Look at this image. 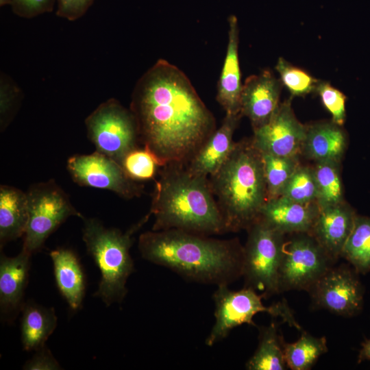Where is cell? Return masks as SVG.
Returning <instances> with one entry per match:
<instances>
[{"instance_id": "14", "label": "cell", "mask_w": 370, "mask_h": 370, "mask_svg": "<svg viewBox=\"0 0 370 370\" xmlns=\"http://www.w3.org/2000/svg\"><path fill=\"white\" fill-rule=\"evenodd\" d=\"M282 86L280 79L267 69L246 79L241 92V113L249 119L254 130L266 124L275 112Z\"/></svg>"}, {"instance_id": "17", "label": "cell", "mask_w": 370, "mask_h": 370, "mask_svg": "<svg viewBox=\"0 0 370 370\" xmlns=\"http://www.w3.org/2000/svg\"><path fill=\"white\" fill-rule=\"evenodd\" d=\"M241 115L226 114L216 129L186 165L193 174L210 177L216 173L233 150V135Z\"/></svg>"}, {"instance_id": "16", "label": "cell", "mask_w": 370, "mask_h": 370, "mask_svg": "<svg viewBox=\"0 0 370 370\" xmlns=\"http://www.w3.org/2000/svg\"><path fill=\"white\" fill-rule=\"evenodd\" d=\"M356 217L353 209L344 201L319 209L310 234L333 261L341 256Z\"/></svg>"}, {"instance_id": "26", "label": "cell", "mask_w": 370, "mask_h": 370, "mask_svg": "<svg viewBox=\"0 0 370 370\" xmlns=\"http://www.w3.org/2000/svg\"><path fill=\"white\" fill-rule=\"evenodd\" d=\"M284 356L287 367L293 370H308L319 358L328 352L325 337H315L304 332L292 343H284Z\"/></svg>"}, {"instance_id": "25", "label": "cell", "mask_w": 370, "mask_h": 370, "mask_svg": "<svg viewBox=\"0 0 370 370\" xmlns=\"http://www.w3.org/2000/svg\"><path fill=\"white\" fill-rule=\"evenodd\" d=\"M341 256L358 272L365 273L370 270V217L356 215Z\"/></svg>"}, {"instance_id": "18", "label": "cell", "mask_w": 370, "mask_h": 370, "mask_svg": "<svg viewBox=\"0 0 370 370\" xmlns=\"http://www.w3.org/2000/svg\"><path fill=\"white\" fill-rule=\"evenodd\" d=\"M228 42L217 84V100L226 114L241 115L243 85L238 60L239 29L237 18L234 15L228 18Z\"/></svg>"}, {"instance_id": "37", "label": "cell", "mask_w": 370, "mask_h": 370, "mask_svg": "<svg viewBox=\"0 0 370 370\" xmlns=\"http://www.w3.org/2000/svg\"><path fill=\"white\" fill-rule=\"evenodd\" d=\"M358 358L360 362L365 360L370 361V339L362 344Z\"/></svg>"}, {"instance_id": "22", "label": "cell", "mask_w": 370, "mask_h": 370, "mask_svg": "<svg viewBox=\"0 0 370 370\" xmlns=\"http://www.w3.org/2000/svg\"><path fill=\"white\" fill-rule=\"evenodd\" d=\"M28 220L26 193L8 185L0 186V243L24 235Z\"/></svg>"}, {"instance_id": "33", "label": "cell", "mask_w": 370, "mask_h": 370, "mask_svg": "<svg viewBox=\"0 0 370 370\" xmlns=\"http://www.w3.org/2000/svg\"><path fill=\"white\" fill-rule=\"evenodd\" d=\"M315 92H317L323 106L332 115V121L342 126L346 118V97L340 90L327 82L319 80Z\"/></svg>"}, {"instance_id": "13", "label": "cell", "mask_w": 370, "mask_h": 370, "mask_svg": "<svg viewBox=\"0 0 370 370\" xmlns=\"http://www.w3.org/2000/svg\"><path fill=\"white\" fill-rule=\"evenodd\" d=\"M309 291L317 306L338 315H355L362 306V286L345 267L329 269Z\"/></svg>"}, {"instance_id": "10", "label": "cell", "mask_w": 370, "mask_h": 370, "mask_svg": "<svg viewBox=\"0 0 370 370\" xmlns=\"http://www.w3.org/2000/svg\"><path fill=\"white\" fill-rule=\"evenodd\" d=\"M285 242L279 271L280 292L309 291L333 260L310 233L295 234Z\"/></svg>"}, {"instance_id": "27", "label": "cell", "mask_w": 370, "mask_h": 370, "mask_svg": "<svg viewBox=\"0 0 370 370\" xmlns=\"http://www.w3.org/2000/svg\"><path fill=\"white\" fill-rule=\"evenodd\" d=\"M313 170L317 186L316 202L319 209L343 202L339 162H316Z\"/></svg>"}, {"instance_id": "4", "label": "cell", "mask_w": 370, "mask_h": 370, "mask_svg": "<svg viewBox=\"0 0 370 370\" xmlns=\"http://www.w3.org/2000/svg\"><path fill=\"white\" fill-rule=\"evenodd\" d=\"M226 232L247 229L267 201L262 153L251 139L236 143L219 170L209 177Z\"/></svg>"}, {"instance_id": "5", "label": "cell", "mask_w": 370, "mask_h": 370, "mask_svg": "<svg viewBox=\"0 0 370 370\" xmlns=\"http://www.w3.org/2000/svg\"><path fill=\"white\" fill-rule=\"evenodd\" d=\"M149 215L125 233L104 227L97 219H82L83 241L101 272V280L94 295L100 297L107 306L121 302L127 293L126 282L134 270L130 253L132 236Z\"/></svg>"}, {"instance_id": "3", "label": "cell", "mask_w": 370, "mask_h": 370, "mask_svg": "<svg viewBox=\"0 0 370 370\" xmlns=\"http://www.w3.org/2000/svg\"><path fill=\"white\" fill-rule=\"evenodd\" d=\"M162 167L149 212L154 217L152 230L175 229L208 236L226 232L208 177L192 173L184 164Z\"/></svg>"}, {"instance_id": "24", "label": "cell", "mask_w": 370, "mask_h": 370, "mask_svg": "<svg viewBox=\"0 0 370 370\" xmlns=\"http://www.w3.org/2000/svg\"><path fill=\"white\" fill-rule=\"evenodd\" d=\"M284 343L274 323L260 330L258 346L245 365L248 370H284L287 365Z\"/></svg>"}, {"instance_id": "29", "label": "cell", "mask_w": 370, "mask_h": 370, "mask_svg": "<svg viewBox=\"0 0 370 370\" xmlns=\"http://www.w3.org/2000/svg\"><path fill=\"white\" fill-rule=\"evenodd\" d=\"M280 196L301 204L316 202L317 186L313 168L299 165Z\"/></svg>"}, {"instance_id": "30", "label": "cell", "mask_w": 370, "mask_h": 370, "mask_svg": "<svg viewBox=\"0 0 370 370\" xmlns=\"http://www.w3.org/2000/svg\"><path fill=\"white\" fill-rule=\"evenodd\" d=\"M120 165L126 175L135 182L154 179L158 168L162 166L158 158L145 147H136L129 151Z\"/></svg>"}, {"instance_id": "8", "label": "cell", "mask_w": 370, "mask_h": 370, "mask_svg": "<svg viewBox=\"0 0 370 370\" xmlns=\"http://www.w3.org/2000/svg\"><path fill=\"white\" fill-rule=\"evenodd\" d=\"M26 195L28 220L23 249L30 254L40 250L49 235L69 217L84 218L53 180L32 185Z\"/></svg>"}, {"instance_id": "23", "label": "cell", "mask_w": 370, "mask_h": 370, "mask_svg": "<svg viewBox=\"0 0 370 370\" xmlns=\"http://www.w3.org/2000/svg\"><path fill=\"white\" fill-rule=\"evenodd\" d=\"M57 325L53 308H47L34 302L22 307L21 341L24 349L32 351L45 345V342Z\"/></svg>"}, {"instance_id": "28", "label": "cell", "mask_w": 370, "mask_h": 370, "mask_svg": "<svg viewBox=\"0 0 370 370\" xmlns=\"http://www.w3.org/2000/svg\"><path fill=\"white\" fill-rule=\"evenodd\" d=\"M262 158L267 201L281 195L287 182L300 164L298 156L262 153Z\"/></svg>"}, {"instance_id": "7", "label": "cell", "mask_w": 370, "mask_h": 370, "mask_svg": "<svg viewBox=\"0 0 370 370\" xmlns=\"http://www.w3.org/2000/svg\"><path fill=\"white\" fill-rule=\"evenodd\" d=\"M247 230L242 269L245 286L262 292L263 297L280 293L279 271L285 234L260 219Z\"/></svg>"}, {"instance_id": "19", "label": "cell", "mask_w": 370, "mask_h": 370, "mask_svg": "<svg viewBox=\"0 0 370 370\" xmlns=\"http://www.w3.org/2000/svg\"><path fill=\"white\" fill-rule=\"evenodd\" d=\"M347 136L341 125L332 121L306 125L301 153L315 162H339L347 147Z\"/></svg>"}, {"instance_id": "36", "label": "cell", "mask_w": 370, "mask_h": 370, "mask_svg": "<svg viewBox=\"0 0 370 370\" xmlns=\"http://www.w3.org/2000/svg\"><path fill=\"white\" fill-rule=\"evenodd\" d=\"M23 369L57 370L61 369V368L49 349L44 345L37 349L35 355L25 362Z\"/></svg>"}, {"instance_id": "35", "label": "cell", "mask_w": 370, "mask_h": 370, "mask_svg": "<svg viewBox=\"0 0 370 370\" xmlns=\"http://www.w3.org/2000/svg\"><path fill=\"white\" fill-rule=\"evenodd\" d=\"M95 0H57L56 14L69 21L82 17Z\"/></svg>"}, {"instance_id": "9", "label": "cell", "mask_w": 370, "mask_h": 370, "mask_svg": "<svg viewBox=\"0 0 370 370\" xmlns=\"http://www.w3.org/2000/svg\"><path fill=\"white\" fill-rule=\"evenodd\" d=\"M89 140L96 151L120 164L123 158L138 147V134L131 110L110 98L100 103L85 119Z\"/></svg>"}, {"instance_id": "38", "label": "cell", "mask_w": 370, "mask_h": 370, "mask_svg": "<svg viewBox=\"0 0 370 370\" xmlns=\"http://www.w3.org/2000/svg\"><path fill=\"white\" fill-rule=\"evenodd\" d=\"M12 0H0V6H5L6 5H11Z\"/></svg>"}, {"instance_id": "32", "label": "cell", "mask_w": 370, "mask_h": 370, "mask_svg": "<svg viewBox=\"0 0 370 370\" xmlns=\"http://www.w3.org/2000/svg\"><path fill=\"white\" fill-rule=\"evenodd\" d=\"M22 91L14 81L4 73L0 77V126L3 131L19 107Z\"/></svg>"}, {"instance_id": "1", "label": "cell", "mask_w": 370, "mask_h": 370, "mask_svg": "<svg viewBox=\"0 0 370 370\" xmlns=\"http://www.w3.org/2000/svg\"><path fill=\"white\" fill-rule=\"evenodd\" d=\"M130 110L139 140L162 166L186 165L216 130L212 113L185 73L162 59L138 80Z\"/></svg>"}, {"instance_id": "11", "label": "cell", "mask_w": 370, "mask_h": 370, "mask_svg": "<svg viewBox=\"0 0 370 370\" xmlns=\"http://www.w3.org/2000/svg\"><path fill=\"white\" fill-rule=\"evenodd\" d=\"M67 169L79 186L108 190L126 199L139 197L143 191L118 162L97 151L69 157Z\"/></svg>"}, {"instance_id": "12", "label": "cell", "mask_w": 370, "mask_h": 370, "mask_svg": "<svg viewBox=\"0 0 370 370\" xmlns=\"http://www.w3.org/2000/svg\"><path fill=\"white\" fill-rule=\"evenodd\" d=\"M292 99L280 103L271 119L254 130L251 141L262 153L279 156H299L301 153L306 125L296 118Z\"/></svg>"}, {"instance_id": "34", "label": "cell", "mask_w": 370, "mask_h": 370, "mask_svg": "<svg viewBox=\"0 0 370 370\" xmlns=\"http://www.w3.org/2000/svg\"><path fill=\"white\" fill-rule=\"evenodd\" d=\"M57 0H12L13 13L25 18H32L53 10Z\"/></svg>"}, {"instance_id": "31", "label": "cell", "mask_w": 370, "mask_h": 370, "mask_svg": "<svg viewBox=\"0 0 370 370\" xmlns=\"http://www.w3.org/2000/svg\"><path fill=\"white\" fill-rule=\"evenodd\" d=\"M280 80L292 96H304L315 92L319 79L306 71L292 65L282 58H279L275 66Z\"/></svg>"}, {"instance_id": "6", "label": "cell", "mask_w": 370, "mask_h": 370, "mask_svg": "<svg viewBox=\"0 0 370 370\" xmlns=\"http://www.w3.org/2000/svg\"><path fill=\"white\" fill-rule=\"evenodd\" d=\"M227 284L217 286L213 294L215 321L206 339V345L213 346L224 339L230 331L242 324L255 325L254 317L266 312L273 317H280L289 325L301 329L293 311L285 301L271 306L263 304V296L251 288L245 286L238 291L230 290Z\"/></svg>"}, {"instance_id": "21", "label": "cell", "mask_w": 370, "mask_h": 370, "mask_svg": "<svg viewBox=\"0 0 370 370\" xmlns=\"http://www.w3.org/2000/svg\"><path fill=\"white\" fill-rule=\"evenodd\" d=\"M57 286L69 306L76 310L85 294V278L75 254L69 249L59 248L50 252Z\"/></svg>"}, {"instance_id": "2", "label": "cell", "mask_w": 370, "mask_h": 370, "mask_svg": "<svg viewBox=\"0 0 370 370\" xmlns=\"http://www.w3.org/2000/svg\"><path fill=\"white\" fill-rule=\"evenodd\" d=\"M138 249L144 259L194 282L228 285L242 275L243 247L234 239L175 229L151 230L140 234Z\"/></svg>"}, {"instance_id": "20", "label": "cell", "mask_w": 370, "mask_h": 370, "mask_svg": "<svg viewBox=\"0 0 370 370\" xmlns=\"http://www.w3.org/2000/svg\"><path fill=\"white\" fill-rule=\"evenodd\" d=\"M29 253L23 249L15 257L1 254L0 306L1 313L14 312L23 307V297L30 267Z\"/></svg>"}, {"instance_id": "15", "label": "cell", "mask_w": 370, "mask_h": 370, "mask_svg": "<svg viewBox=\"0 0 370 370\" xmlns=\"http://www.w3.org/2000/svg\"><path fill=\"white\" fill-rule=\"evenodd\" d=\"M319 212L317 202L301 204L280 196L264 203L258 219L284 234L310 233Z\"/></svg>"}]
</instances>
